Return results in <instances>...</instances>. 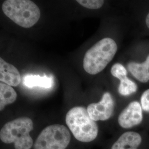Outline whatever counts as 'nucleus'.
<instances>
[{"label": "nucleus", "instance_id": "f257e3e1", "mask_svg": "<svg viewBox=\"0 0 149 149\" xmlns=\"http://www.w3.org/2000/svg\"><path fill=\"white\" fill-rule=\"evenodd\" d=\"M66 123L77 140L90 143L95 140L99 133V128L84 107L71 108L66 116Z\"/></svg>", "mask_w": 149, "mask_h": 149}, {"label": "nucleus", "instance_id": "f03ea898", "mask_svg": "<svg viewBox=\"0 0 149 149\" xmlns=\"http://www.w3.org/2000/svg\"><path fill=\"white\" fill-rule=\"evenodd\" d=\"M117 49L112 38H105L98 42L86 53L83 61L86 72L91 74L101 72L113 59Z\"/></svg>", "mask_w": 149, "mask_h": 149}, {"label": "nucleus", "instance_id": "7ed1b4c3", "mask_svg": "<svg viewBox=\"0 0 149 149\" xmlns=\"http://www.w3.org/2000/svg\"><path fill=\"white\" fill-rule=\"evenodd\" d=\"M33 129L31 119L18 118L4 125L1 129L0 139L6 144L14 143L15 149H31L33 141L30 132Z\"/></svg>", "mask_w": 149, "mask_h": 149}, {"label": "nucleus", "instance_id": "20e7f679", "mask_svg": "<svg viewBox=\"0 0 149 149\" xmlns=\"http://www.w3.org/2000/svg\"><path fill=\"white\" fill-rule=\"evenodd\" d=\"M6 16L17 24L29 28L37 23L40 11L37 5L29 0H7L2 6Z\"/></svg>", "mask_w": 149, "mask_h": 149}, {"label": "nucleus", "instance_id": "39448f33", "mask_svg": "<svg viewBox=\"0 0 149 149\" xmlns=\"http://www.w3.org/2000/svg\"><path fill=\"white\" fill-rule=\"evenodd\" d=\"M71 135L66 127L54 124L44 128L34 144V149H65L69 145Z\"/></svg>", "mask_w": 149, "mask_h": 149}, {"label": "nucleus", "instance_id": "423d86ee", "mask_svg": "<svg viewBox=\"0 0 149 149\" xmlns=\"http://www.w3.org/2000/svg\"><path fill=\"white\" fill-rule=\"evenodd\" d=\"M109 149H149V134L145 130L125 131Z\"/></svg>", "mask_w": 149, "mask_h": 149}, {"label": "nucleus", "instance_id": "0eeeda50", "mask_svg": "<svg viewBox=\"0 0 149 149\" xmlns=\"http://www.w3.org/2000/svg\"><path fill=\"white\" fill-rule=\"evenodd\" d=\"M144 122V111L138 101L130 102L118 117V125L126 131L136 130V129L140 127Z\"/></svg>", "mask_w": 149, "mask_h": 149}, {"label": "nucleus", "instance_id": "6e6552de", "mask_svg": "<svg viewBox=\"0 0 149 149\" xmlns=\"http://www.w3.org/2000/svg\"><path fill=\"white\" fill-rule=\"evenodd\" d=\"M115 102L109 92H105L101 101L89 104L87 110L91 118L95 121H106L112 117L114 111Z\"/></svg>", "mask_w": 149, "mask_h": 149}, {"label": "nucleus", "instance_id": "1a4fd4ad", "mask_svg": "<svg viewBox=\"0 0 149 149\" xmlns=\"http://www.w3.org/2000/svg\"><path fill=\"white\" fill-rule=\"evenodd\" d=\"M0 81L10 86H17L21 81L18 70L12 64L0 58Z\"/></svg>", "mask_w": 149, "mask_h": 149}, {"label": "nucleus", "instance_id": "9d476101", "mask_svg": "<svg viewBox=\"0 0 149 149\" xmlns=\"http://www.w3.org/2000/svg\"><path fill=\"white\" fill-rule=\"evenodd\" d=\"M128 69L134 77L143 83L149 81V55L146 60L141 63L131 61L128 64Z\"/></svg>", "mask_w": 149, "mask_h": 149}, {"label": "nucleus", "instance_id": "9b49d317", "mask_svg": "<svg viewBox=\"0 0 149 149\" xmlns=\"http://www.w3.org/2000/svg\"><path fill=\"white\" fill-rule=\"evenodd\" d=\"M23 84L28 88L40 87L45 88L52 87L54 84L53 78L51 76H40L36 74H28L23 79Z\"/></svg>", "mask_w": 149, "mask_h": 149}, {"label": "nucleus", "instance_id": "f8f14e48", "mask_svg": "<svg viewBox=\"0 0 149 149\" xmlns=\"http://www.w3.org/2000/svg\"><path fill=\"white\" fill-rule=\"evenodd\" d=\"M15 90L5 83H0V111H2L7 105L11 104L17 99Z\"/></svg>", "mask_w": 149, "mask_h": 149}, {"label": "nucleus", "instance_id": "ddd939ff", "mask_svg": "<svg viewBox=\"0 0 149 149\" xmlns=\"http://www.w3.org/2000/svg\"><path fill=\"white\" fill-rule=\"evenodd\" d=\"M120 85L118 87V92L124 96H128L135 93L138 90V86L128 77L120 80Z\"/></svg>", "mask_w": 149, "mask_h": 149}, {"label": "nucleus", "instance_id": "4468645a", "mask_svg": "<svg viewBox=\"0 0 149 149\" xmlns=\"http://www.w3.org/2000/svg\"><path fill=\"white\" fill-rule=\"evenodd\" d=\"M111 74L113 76L120 80L127 77V71L124 66L119 63L113 65L111 69Z\"/></svg>", "mask_w": 149, "mask_h": 149}, {"label": "nucleus", "instance_id": "2eb2a0df", "mask_svg": "<svg viewBox=\"0 0 149 149\" xmlns=\"http://www.w3.org/2000/svg\"><path fill=\"white\" fill-rule=\"evenodd\" d=\"M77 2L83 7L92 10L100 8L104 3L102 0H77Z\"/></svg>", "mask_w": 149, "mask_h": 149}, {"label": "nucleus", "instance_id": "dca6fc26", "mask_svg": "<svg viewBox=\"0 0 149 149\" xmlns=\"http://www.w3.org/2000/svg\"><path fill=\"white\" fill-rule=\"evenodd\" d=\"M140 103L144 112L149 113V89L143 93L140 97Z\"/></svg>", "mask_w": 149, "mask_h": 149}, {"label": "nucleus", "instance_id": "f3484780", "mask_svg": "<svg viewBox=\"0 0 149 149\" xmlns=\"http://www.w3.org/2000/svg\"><path fill=\"white\" fill-rule=\"evenodd\" d=\"M145 22H146V24L147 26V27L149 29V13L148 15L146 16V19H145Z\"/></svg>", "mask_w": 149, "mask_h": 149}]
</instances>
